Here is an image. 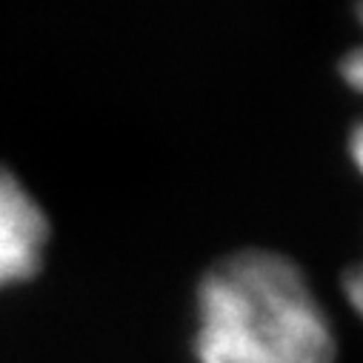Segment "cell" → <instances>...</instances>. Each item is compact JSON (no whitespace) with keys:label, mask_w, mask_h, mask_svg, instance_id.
<instances>
[{"label":"cell","mask_w":363,"mask_h":363,"mask_svg":"<svg viewBox=\"0 0 363 363\" xmlns=\"http://www.w3.org/2000/svg\"><path fill=\"white\" fill-rule=\"evenodd\" d=\"M195 354L198 363H335L337 346L298 263L243 249L201 281Z\"/></svg>","instance_id":"1"},{"label":"cell","mask_w":363,"mask_h":363,"mask_svg":"<svg viewBox=\"0 0 363 363\" xmlns=\"http://www.w3.org/2000/svg\"><path fill=\"white\" fill-rule=\"evenodd\" d=\"M49 243V220L21 180L0 166V289L38 275Z\"/></svg>","instance_id":"2"},{"label":"cell","mask_w":363,"mask_h":363,"mask_svg":"<svg viewBox=\"0 0 363 363\" xmlns=\"http://www.w3.org/2000/svg\"><path fill=\"white\" fill-rule=\"evenodd\" d=\"M340 74H343V80L354 89V92H363V46L352 49V52L343 57ZM349 155H352V163L357 166V172L363 174V121H360V123L352 129V135H349Z\"/></svg>","instance_id":"3"},{"label":"cell","mask_w":363,"mask_h":363,"mask_svg":"<svg viewBox=\"0 0 363 363\" xmlns=\"http://www.w3.org/2000/svg\"><path fill=\"white\" fill-rule=\"evenodd\" d=\"M343 289H346V301L352 303V309L363 318V263L346 272V278H343Z\"/></svg>","instance_id":"4"},{"label":"cell","mask_w":363,"mask_h":363,"mask_svg":"<svg viewBox=\"0 0 363 363\" xmlns=\"http://www.w3.org/2000/svg\"><path fill=\"white\" fill-rule=\"evenodd\" d=\"M357 15H360V21H363V6H360V9H357Z\"/></svg>","instance_id":"5"}]
</instances>
